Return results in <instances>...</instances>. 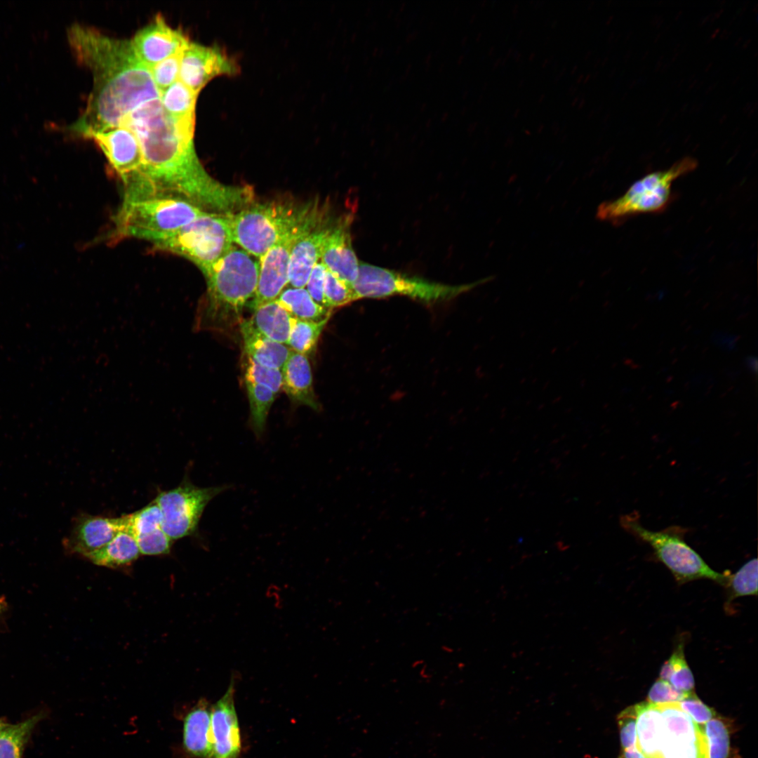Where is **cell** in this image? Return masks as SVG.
Here are the masks:
<instances>
[{
    "label": "cell",
    "mask_w": 758,
    "mask_h": 758,
    "mask_svg": "<svg viewBox=\"0 0 758 758\" xmlns=\"http://www.w3.org/2000/svg\"><path fill=\"white\" fill-rule=\"evenodd\" d=\"M194 126L195 117L168 114L160 98L140 104L124 117L119 126L136 136L143 159L140 171L124 183V199L174 197L225 215L253 202L251 187L221 183L206 171L195 149Z\"/></svg>",
    "instance_id": "1"
},
{
    "label": "cell",
    "mask_w": 758,
    "mask_h": 758,
    "mask_svg": "<svg viewBox=\"0 0 758 758\" xmlns=\"http://www.w3.org/2000/svg\"><path fill=\"white\" fill-rule=\"evenodd\" d=\"M67 37L77 60L93 77L86 108L69 127L72 132L83 136L117 128L140 104L160 98L150 69L138 58L131 40L80 24L68 28Z\"/></svg>",
    "instance_id": "2"
},
{
    "label": "cell",
    "mask_w": 758,
    "mask_h": 758,
    "mask_svg": "<svg viewBox=\"0 0 758 758\" xmlns=\"http://www.w3.org/2000/svg\"><path fill=\"white\" fill-rule=\"evenodd\" d=\"M259 272V259L234 244L204 274L207 291L197 326L215 330L240 322L244 308L255 295Z\"/></svg>",
    "instance_id": "3"
},
{
    "label": "cell",
    "mask_w": 758,
    "mask_h": 758,
    "mask_svg": "<svg viewBox=\"0 0 758 758\" xmlns=\"http://www.w3.org/2000/svg\"><path fill=\"white\" fill-rule=\"evenodd\" d=\"M229 217L234 244L258 259L285 238L323 219L317 206L276 201L252 203Z\"/></svg>",
    "instance_id": "4"
},
{
    "label": "cell",
    "mask_w": 758,
    "mask_h": 758,
    "mask_svg": "<svg viewBox=\"0 0 758 758\" xmlns=\"http://www.w3.org/2000/svg\"><path fill=\"white\" fill-rule=\"evenodd\" d=\"M206 211L178 198L124 199L114 218L113 237L136 238L152 244L175 232Z\"/></svg>",
    "instance_id": "5"
},
{
    "label": "cell",
    "mask_w": 758,
    "mask_h": 758,
    "mask_svg": "<svg viewBox=\"0 0 758 758\" xmlns=\"http://www.w3.org/2000/svg\"><path fill=\"white\" fill-rule=\"evenodd\" d=\"M696 166L695 159L686 157L667 169L644 175L632 184L622 196L600 204L596 218L618 225L637 215L663 212L673 199V182Z\"/></svg>",
    "instance_id": "6"
},
{
    "label": "cell",
    "mask_w": 758,
    "mask_h": 758,
    "mask_svg": "<svg viewBox=\"0 0 758 758\" xmlns=\"http://www.w3.org/2000/svg\"><path fill=\"white\" fill-rule=\"evenodd\" d=\"M493 279L490 276L472 283L447 285L360 262L359 275L352 287L356 300L404 295L431 303L453 299Z\"/></svg>",
    "instance_id": "7"
},
{
    "label": "cell",
    "mask_w": 758,
    "mask_h": 758,
    "mask_svg": "<svg viewBox=\"0 0 758 758\" xmlns=\"http://www.w3.org/2000/svg\"><path fill=\"white\" fill-rule=\"evenodd\" d=\"M152 244L157 250L189 260L204 274L234 244L229 214L206 212Z\"/></svg>",
    "instance_id": "8"
},
{
    "label": "cell",
    "mask_w": 758,
    "mask_h": 758,
    "mask_svg": "<svg viewBox=\"0 0 758 758\" xmlns=\"http://www.w3.org/2000/svg\"><path fill=\"white\" fill-rule=\"evenodd\" d=\"M621 526L648 543L656 557L672 573L675 580L683 584L698 579H708L726 586L729 573L713 570L704 559L684 540L676 528L654 531L645 528L635 514L620 518Z\"/></svg>",
    "instance_id": "9"
},
{
    "label": "cell",
    "mask_w": 758,
    "mask_h": 758,
    "mask_svg": "<svg viewBox=\"0 0 758 758\" xmlns=\"http://www.w3.org/2000/svg\"><path fill=\"white\" fill-rule=\"evenodd\" d=\"M228 488H200L185 479L177 487L159 493L155 500L161 512L162 530L172 540L195 534L208 503Z\"/></svg>",
    "instance_id": "10"
},
{
    "label": "cell",
    "mask_w": 758,
    "mask_h": 758,
    "mask_svg": "<svg viewBox=\"0 0 758 758\" xmlns=\"http://www.w3.org/2000/svg\"><path fill=\"white\" fill-rule=\"evenodd\" d=\"M239 72L237 62L220 47L190 40L182 50L178 79L198 95L213 79L233 77Z\"/></svg>",
    "instance_id": "11"
},
{
    "label": "cell",
    "mask_w": 758,
    "mask_h": 758,
    "mask_svg": "<svg viewBox=\"0 0 758 758\" xmlns=\"http://www.w3.org/2000/svg\"><path fill=\"white\" fill-rule=\"evenodd\" d=\"M123 530H129L128 514L107 517L82 513L74 519L62 544L67 553L85 557L107 545Z\"/></svg>",
    "instance_id": "12"
},
{
    "label": "cell",
    "mask_w": 758,
    "mask_h": 758,
    "mask_svg": "<svg viewBox=\"0 0 758 758\" xmlns=\"http://www.w3.org/2000/svg\"><path fill=\"white\" fill-rule=\"evenodd\" d=\"M83 136L95 141L124 183L141 169L143 159L140 145L127 128L119 126L107 131H89Z\"/></svg>",
    "instance_id": "13"
},
{
    "label": "cell",
    "mask_w": 758,
    "mask_h": 758,
    "mask_svg": "<svg viewBox=\"0 0 758 758\" xmlns=\"http://www.w3.org/2000/svg\"><path fill=\"white\" fill-rule=\"evenodd\" d=\"M131 40L138 58L149 69L182 51L190 41L180 29L170 26L160 14Z\"/></svg>",
    "instance_id": "14"
},
{
    "label": "cell",
    "mask_w": 758,
    "mask_h": 758,
    "mask_svg": "<svg viewBox=\"0 0 758 758\" xmlns=\"http://www.w3.org/2000/svg\"><path fill=\"white\" fill-rule=\"evenodd\" d=\"M302 233L285 238L259 258L257 289L247 305L251 310L276 300L288 284L291 251L294 241Z\"/></svg>",
    "instance_id": "15"
},
{
    "label": "cell",
    "mask_w": 758,
    "mask_h": 758,
    "mask_svg": "<svg viewBox=\"0 0 758 758\" xmlns=\"http://www.w3.org/2000/svg\"><path fill=\"white\" fill-rule=\"evenodd\" d=\"M351 214L341 216L333 223L323 243L320 261L326 268L350 286L357 280L359 264L353 249Z\"/></svg>",
    "instance_id": "16"
},
{
    "label": "cell",
    "mask_w": 758,
    "mask_h": 758,
    "mask_svg": "<svg viewBox=\"0 0 758 758\" xmlns=\"http://www.w3.org/2000/svg\"><path fill=\"white\" fill-rule=\"evenodd\" d=\"M235 679L232 675L225 693L211 707V758H239L241 752V734L234 700Z\"/></svg>",
    "instance_id": "17"
},
{
    "label": "cell",
    "mask_w": 758,
    "mask_h": 758,
    "mask_svg": "<svg viewBox=\"0 0 758 758\" xmlns=\"http://www.w3.org/2000/svg\"><path fill=\"white\" fill-rule=\"evenodd\" d=\"M331 225L321 222L304 232L294 241L290 255L288 285L305 288L315 265L320 261L324 239Z\"/></svg>",
    "instance_id": "18"
},
{
    "label": "cell",
    "mask_w": 758,
    "mask_h": 758,
    "mask_svg": "<svg viewBox=\"0 0 758 758\" xmlns=\"http://www.w3.org/2000/svg\"><path fill=\"white\" fill-rule=\"evenodd\" d=\"M282 389L289 398L300 404L319 410L310 364L307 357L291 350L282 369Z\"/></svg>",
    "instance_id": "19"
},
{
    "label": "cell",
    "mask_w": 758,
    "mask_h": 758,
    "mask_svg": "<svg viewBox=\"0 0 758 758\" xmlns=\"http://www.w3.org/2000/svg\"><path fill=\"white\" fill-rule=\"evenodd\" d=\"M183 745L192 756L211 758L213 743L211 729V707L201 699L186 714L183 724Z\"/></svg>",
    "instance_id": "20"
},
{
    "label": "cell",
    "mask_w": 758,
    "mask_h": 758,
    "mask_svg": "<svg viewBox=\"0 0 758 758\" xmlns=\"http://www.w3.org/2000/svg\"><path fill=\"white\" fill-rule=\"evenodd\" d=\"M246 355L259 364L281 370L291 350L286 345L273 341L259 333L248 321L241 324Z\"/></svg>",
    "instance_id": "21"
},
{
    "label": "cell",
    "mask_w": 758,
    "mask_h": 758,
    "mask_svg": "<svg viewBox=\"0 0 758 758\" xmlns=\"http://www.w3.org/2000/svg\"><path fill=\"white\" fill-rule=\"evenodd\" d=\"M253 311L248 321L255 330L273 341L288 343L293 317L277 300L264 303Z\"/></svg>",
    "instance_id": "22"
},
{
    "label": "cell",
    "mask_w": 758,
    "mask_h": 758,
    "mask_svg": "<svg viewBox=\"0 0 758 758\" xmlns=\"http://www.w3.org/2000/svg\"><path fill=\"white\" fill-rule=\"evenodd\" d=\"M635 747L646 758H656L659 750L662 733V716L657 705L649 702L636 704Z\"/></svg>",
    "instance_id": "23"
},
{
    "label": "cell",
    "mask_w": 758,
    "mask_h": 758,
    "mask_svg": "<svg viewBox=\"0 0 758 758\" xmlns=\"http://www.w3.org/2000/svg\"><path fill=\"white\" fill-rule=\"evenodd\" d=\"M140 552L133 534L129 530L119 531L107 545L87 554L93 564L109 568L130 565Z\"/></svg>",
    "instance_id": "24"
},
{
    "label": "cell",
    "mask_w": 758,
    "mask_h": 758,
    "mask_svg": "<svg viewBox=\"0 0 758 758\" xmlns=\"http://www.w3.org/2000/svg\"><path fill=\"white\" fill-rule=\"evenodd\" d=\"M276 300L295 319L319 321L331 316V310L317 303L305 288H285Z\"/></svg>",
    "instance_id": "25"
},
{
    "label": "cell",
    "mask_w": 758,
    "mask_h": 758,
    "mask_svg": "<svg viewBox=\"0 0 758 758\" xmlns=\"http://www.w3.org/2000/svg\"><path fill=\"white\" fill-rule=\"evenodd\" d=\"M684 643H679L660 670V679L667 681L677 690L694 692V678L684 655Z\"/></svg>",
    "instance_id": "26"
},
{
    "label": "cell",
    "mask_w": 758,
    "mask_h": 758,
    "mask_svg": "<svg viewBox=\"0 0 758 758\" xmlns=\"http://www.w3.org/2000/svg\"><path fill=\"white\" fill-rule=\"evenodd\" d=\"M36 714L15 724H7L0 733V758H22L30 734L41 719Z\"/></svg>",
    "instance_id": "27"
},
{
    "label": "cell",
    "mask_w": 758,
    "mask_h": 758,
    "mask_svg": "<svg viewBox=\"0 0 758 758\" xmlns=\"http://www.w3.org/2000/svg\"><path fill=\"white\" fill-rule=\"evenodd\" d=\"M198 95L177 79L161 93L160 100L165 111L175 118L195 117Z\"/></svg>",
    "instance_id": "28"
},
{
    "label": "cell",
    "mask_w": 758,
    "mask_h": 758,
    "mask_svg": "<svg viewBox=\"0 0 758 758\" xmlns=\"http://www.w3.org/2000/svg\"><path fill=\"white\" fill-rule=\"evenodd\" d=\"M330 317L319 321L293 318L287 345L291 350L307 355L316 350L320 335Z\"/></svg>",
    "instance_id": "29"
},
{
    "label": "cell",
    "mask_w": 758,
    "mask_h": 758,
    "mask_svg": "<svg viewBox=\"0 0 758 758\" xmlns=\"http://www.w3.org/2000/svg\"><path fill=\"white\" fill-rule=\"evenodd\" d=\"M245 383L249 401L251 426L254 433L260 437L265 431L267 415L277 394L263 385Z\"/></svg>",
    "instance_id": "30"
},
{
    "label": "cell",
    "mask_w": 758,
    "mask_h": 758,
    "mask_svg": "<svg viewBox=\"0 0 758 758\" xmlns=\"http://www.w3.org/2000/svg\"><path fill=\"white\" fill-rule=\"evenodd\" d=\"M757 559L754 558L729 575L725 586L728 590V602L738 597L757 594Z\"/></svg>",
    "instance_id": "31"
},
{
    "label": "cell",
    "mask_w": 758,
    "mask_h": 758,
    "mask_svg": "<svg viewBox=\"0 0 758 758\" xmlns=\"http://www.w3.org/2000/svg\"><path fill=\"white\" fill-rule=\"evenodd\" d=\"M707 745V758H729L730 754L729 729L722 719H712L701 729Z\"/></svg>",
    "instance_id": "32"
},
{
    "label": "cell",
    "mask_w": 758,
    "mask_h": 758,
    "mask_svg": "<svg viewBox=\"0 0 758 758\" xmlns=\"http://www.w3.org/2000/svg\"><path fill=\"white\" fill-rule=\"evenodd\" d=\"M128 517V529L134 537L161 528V512L155 499Z\"/></svg>",
    "instance_id": "33"
},
{
    "label": "cell",
    "mask_w": 758,
    "mask_h": 758,
    "mask_svg": "<svg viewBox=\"0 0 758 758\" xmlns=\"http://www.w3.org/2000/svg\"><path fill=\"white\" fill-rule=\"evenodd\" d=\"M244 379L245 383L263 385L276 394L282 387L281 370L262 366L248 356L244 362Z\"/></svg>",
    "instance_id": "34"
},
{
    "label": "cell",
    "mask_w": 758,
    "mask_h": 758,
    "mask_svg": "<svg viewBox=\"0 0 758 758\" xmlns=\"http://www.w3.org/2000/svg\"><path fill=\"white\" fill-rule=\"evenodd\" d=\"M324 306L331 310L344 306L356 300L352 287L340 280L327 269L324 281Z\"/></svg>",
    "instance_id": "35"
},
{
    "label": "cell",
    "mask_w": 758,
    "mask_h": 758,
    "mask_svg": "<svg viewBox=\"0 0 758 758\" xmlns=\"http://www.w3.org/2000/svg\"><path fill=\"white\" fill-rule=\"evenodd\" d=\"M181 53L182 51L168 57L149 69L160 93L178 79Z\"/></svg>",
    "instance_id": "36"
},
{
    "label": "cell",
    "mask_w": 758,
    "mask_h": 758,
    "mask_svg": "<svg viewBox=\"0 0 758 758\" xmlns=\"http://www.w3.org/2000/svg\"><path fill=\"white\" fill-rule=\"evenodd\" d=\"M140 554L157 556L169 553L173 540L162 528L135 537Z\"/></svg>",
    "instance_id": "37"
},
{
    "label": "cell",
    "mask_w": 758,
    "mask_h": 758,
    "mask_svg": "<svg viewBox=\"0 0 758 758\" xmlns=\"http://www.w3.org/2000/svg\"><path fill=\"white\" fill-rule=\"evenodd\" d=\"M637 717V705L625 708L618 716L622 750L635 747Z\"/></svg>",
    "instance_id": "38"
},
{
    "label": "cell",
    "mask_w": 758,
    "mask_h": 758,
    "mask_svg": "<svg viewBox=\"0 0 758 758\" xmlns=\"http://www.w3.org/2000/svg\"><path fill=\"white\" fill-rule=\"evenodd\" d=\"M689 694L677 690L670 682L659 678L649 689L647 702L656 705L679 703Z\"/></svg>",
    "instance_id": "39"
},
{
    "label": "cell",
    "mask_w": 758,
    "mask_h": 758,
    "mask_svg": "<svg viewBox=\"0 0 758 758\" xmlns=\"http://www.w3.org/2000/svg\"><path fill=\"white\" fill-rule=\"evenodd\" d=\"M678 705L698 725L705 724L716 715L715 711L704 704L694 692L679 702Z\"/></svg>",
    "instance_id": "40"
},
{
    "label": "cell",
    "mask_w": 758,
    "mask_h": 758,
    "mask_svg": "<svg viewBox=\"0 0 758 758\" xmlns=\"http://www.w3.org/2000/svg\"><path fill=\"white\" fill-rule=\"evenodd\" d=\"M326 272V267L321 261H319L312 269V271L309 277L307 284L305 286L306 290L309 293L311 298L317 303L324 307H325L324 298V288Z\"/></svg>",
    "instance_id": "41"
},
{
    "label": "cell",
    "mask_w": 758,
    "mask_h": 758,
    "mask_svg": "<svg viewBox=\"0 0 758 758\" xmlns=\"http://www.w3.org/2000/svg\"><path fill=\"white\" fill-rule=\"evenodd\" d=\"M619 758H646L636 747L622 750Z\"/></svg>",
    "instance_id": "42"
},
{
    "label": "cell",
    "mask_w": 758,
    "mask_h": 758,
    "mask_svg": "<svg viewBox=\"0 0 758 758\" xmlns=\"http://www.w3.org/2000/svg\"><path fill=\"white\" fill-rule=\"evenodd\" d=\"M6 609V602L4 597H0V617Z\"/></svg>",
    "instance_id": "43"
},
{
    "label": "cell",
    "mask_w": 758,
    "mask_h": 758,
    "mask_svg": "<svg viewBox=\"0 0 758 758\" xmlns=\"http://www.w3.org/2000/svg\"><path fill=\"white\" fill-rule=\"evenodd\" d=\"M747 364L749 365V367L751 369H752L754 371L757 370V360H756V359H754L752 358L748 360V361H747Z\"/></svg>",
    "instance_id": "44"
},
{
    "label": "cell",
    "mask_w": 758,
    "mask_h": 758,
    "mask_svg": "<svg viewBox=\"0 0 758 758\" xmlns=\"http://www.w3.org/2000/svg\"><path fill=\"white\" fill-rule=\"evenodd\" d=\"M7 724H6V723H4V722H2L1 720H0V733H1V732L2 731H3V729H4V728H5V727H6V726H7Z\"/></svg>",
    "instance_id": "45"
}]
</instances>
